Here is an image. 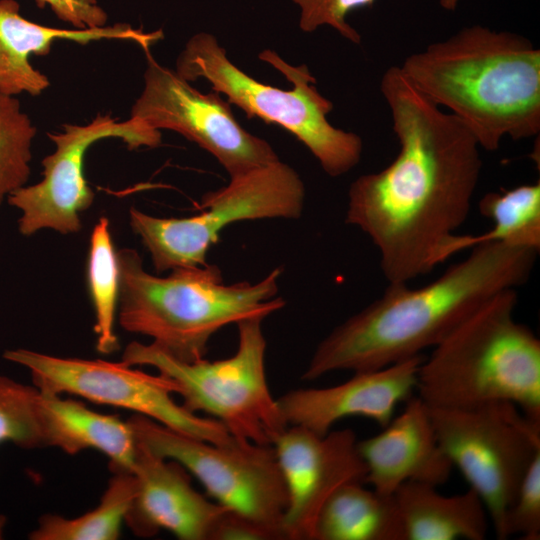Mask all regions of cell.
Returning <instances> with one entry per match:
<instances>
[{
  "label": "cell",
  "instance_id": "1",
  "mask_svg": "<svg viewBox=\"0 0 540 540\" xmlns=\"http://www.w3.org/2000/svg\"><path fill=\"white\" fill-rule=\"evenodd\" d=\"M380 88L399 151L384 169L351 183L345 222L376 246L388 283H408L440 264L443 247L465 222L482 168L480 146L400 66L384 72Z\"/></svg>",
  "mask_w": 540,
  "mask_h": 540
},
{
  "label": "cell",
  "instance_id": "2",
  "mask_svg": "<svg viewBox=\"0 0 540 540\" xmlns=\"http://www.w3.org/2000/svg\"><path fill=\"white\" fill-rule=\"evenodd\" d=\"M432 282L388 283L384 293L317 345L303 380L339 370L370 371L421 355L495 294L526 283L538 251L481 244Z\"/></svg>",
  "mask_w": 540,
  "mask_h": 540
},
{
  "label": "cell",
  "instance_id": "3",
  "mask_svg": "<svg viewBox=\"0 0 540 540\" xmlns=\"http://www.w3.org/2000/svg\"><path fill=\"white\" fill-rule=\"evenodd\" d=\"M410 82L496 151L540 132V50L526 37L482 25L409 55L400 66Z\"/></svg>",
  "mask_w": 540,
  "mask_h": 540
},
{
  "label": "cell",
  "instance_id": "4",
  "mask_svg": "<svg viewBox=\"0 0 540 540\" xmlns=\"http://www.w3.org/2000/svg\"><path fill=\"white\" fill-rule=\"evenodd\" d=\"M117 256L121 327L152 338V344L182 361L204 358L210 339L223 327L266 318L286 304L277 296L281 268L256 283L226 284L216 265L177 268L158 277L144 269L135 249H121Z\"/></svg>",
  "mask_w": 540,
  "mask_h": 540
},
{
  "label": "cell",
  "instance_id": "5",
  "mask_svg": "<svg viewBox=\"0 0 540 540\" xmlns=\"http://www.w3.org/2000/svg\"><path fill=\"white\" fill-rule=\"evenodd\" d=\"M517 301L516 289L495 294L433 347L416 384L427 406L465 409L506 401L540 421V341L515 320Z\"/></svg>",
  "mask_w": 540,
  "mask_h": 540
},
{
  "label": "cell",
  "instance_id": "6",
  "mask_svg": "<svg viewBox=\"0 0 540 540\" xmlns=\"http://www.w3.org/2000/svg\"><path fill=\"white\" fill-rule=\"evenodd\" d=\"M258 57L282 73L292 89L282 90L253 79L231 62L215 36L205 32L188 40L177 57L175 71L188 82L206 79L213 91L226 95L227 101L249 118L286 129L329 176L338 177L353 169L361 160L362 139L328 121L333 103L318 91L308 67L293 66L273 50H264Z\"/></svg>",
  "mask_w": 540,
  "mask_h": 540
},
{
  "label": "cell",
  "instance_id": "7",
  "mask_svg": "<svg viewBox=\"0 0 540 540\" xmlns=\"http://www.w3.org/2000/svg\"><path fill=\"white\" fill-rule=\"evenodd\" d=\"M264 319L257 316L236 323L238 346L225 359L186 362L152 343L133 341L126 346L122 362L156 368L172 380L187 410L209 415L234 438L272 445L289 425L266 379Z\"/></svg>",
  "mask_w": 540,
  "mask_h": 540
},
{
  "label": "cell",
  "instance_id": "8",
  "mask_svg": "<svg viewBox=\"0 0 540 540\" xmlns=\"http://www.w3.org/2000/svg\"><path fill=\"white\" fill-rule=\"evenodd\" d=\"M305 203L299 174L280 160L231 177L228 185L203 195L201 212L183 218H161L135 207L130 226L150 253L157 273L204 266L220 232L235 222L297 219Z\"/></svg>",
  "mask_w": 540,
  "mask_h": 540
},
{
  "label": "cell",
  "instance_id": "9",
  "mask_svg": "<svg viewBox=\"0 0 540 540\" xmlns=\"http://www.w3.org/2000/svg\"><path fill=\"white\" fill-rule=\"evenodd\" d=\"M135 438L151 452L179 463L220 505L284 539L282 519L287 492L272 445L234 438L213 444L135 414Z\"/></svg>",
  "mask_w": 540,
  "mask_h": 540
},
{
  "label": "cell",
  "instance_id": "10",
  "mask_svg": "<svg viewBox=\"0 0 540 540\" xmlns=\"http://www.w3.org/2000/svg\"><path fill=\"white\" fill-rule=\"evenodd\" d=\"M428 408L441 448L483 500L501 539L505 514L540 450V421L506 401L465 409Z\"/></svg>",
  "mask_w": 540,
  "mask_h": 540
},
{
  "label": "cell",
  "instance_id": "11",
  "mask_svg": "<svg viewBox=\"0 0 540 540\" xmlns=\"http://www.w3.org/2000/svg\"><path fill=\"white\" fill-rule=\"evenodd\" d=\"M4 358L29 369L34 386L51 394L69 393L94 403L134 411L170 429L213 444L234 440L217 420L201 417L171 397L175 385L124 362L63 358L27 349L7 350Z\"/></svg>",
  "mask_w": 540,
  "mask_h": 540
},
{
  "label": "cell",
  "instance_id": "12",
  "mask_svg": "<svg viewBox=\"0 0 540 540\" xmlns=\"http://www.w3.org/2000/svg\"><path fill=\"white\" fill-rule=\"evenodd\" d=\"M48 137L55 150L42 160V180L7 197L8 203L22 213L18 229L24 236L42 229L62 234L80 231V214L92 205L95 197L84 174L85 155L92 144L119 138L133 150L155 148L162 142L160 131L142 119L130 116L119 121L110 114H99L84 125L64 124L61 132L48 133Z\"/></svg>",
  "mask_w": 540,
  "mask_h": 540
},
{
  "label": "cell",
  "instance_id": "13",
  "mask_svg": "<svg viewBox=\"0 0 540 540\" xmlns=\"http://www.w3.org/2000/svg\"><path fill=\"white\" fill-rule=\"evenodd\" d=\"M144 52V87L130 116L196 143L217 159L230 178L279 160L267 141L240 125L230 103L218 92L201 93L175 70L160 65L150 50Z\"/></svg>",
  "mask_w": 540,
  "mask_h": 540
},
{
  "label": "cell",
  "instance_id": "14",
  "mask_svg": "<svg viewBox=\"0 0 540 540\" xmlns=\"http://www.w3.org/2000/svg\"><path fill=\"white\" fill-rule=\"evenodd\" d=\"M351 429L319 435L289 425L273 441L287 492L282 532L287 540H314L319 512L343 484L363 482L366 465Z\"/></svg>",
  "mask_w": 540,
  "mask_h": 540
},
{
  "label": "cell",
  "instance_id": "15",
  "mask_svg": "<svg viewBox=\"0 0 540 540\" xmlns=\"http://www.w3.org/2000/svg\"><path fill=\"white\" fill-rule=\"evenodd\" d=\"M423 359L421 354L380 369L353 372L343 383L294 389L277 401L288 425L303 426L319 435L352 416L369 418L384 427L397 405L414 395Z\"/></svg>",
  "mask_w": 540,
  "mask_h": 540
},
{
  "label": "cell",
  "instance_id": "16",
  "mask_svg": "<svg viewBox=\"0 0 540 540\" xmlns=\"http://www.w3.org/2000/svg\"><path fill=\"white\" fill-rule=\"evenodd\" d=\"M131 472L137 493L125 522L139 537L164 529L181 540H211L229 510L195 490L179 463L156 455L138 441Z\"/></svg>",
  "mask_w": 540,
  "mask_h": 540
},
{
  "label": "cell",
  "instance_id": "17",
  "mask_svg": "<svg viewBox=\"0 0 540 540\" xmlns=\"http://www.w3.org/2000/svg\"><path fill=\"white\" fill-rule=\"evenodd\" d=\"M375 436L357 441L367 474L365 483L383 494L416 481L438 486L448 481L453 465L441 448L428 406L418 396Z\"/></svg>",
  "mask_w": 540,
  "mask_h": 540
},
{
  "label": "cell",
  "instance_id": "18",
  "mask_svg": "<svg viewBox=\"0 0 540 540\" xmlns=\"http://www.w3.org/2000/svg\"><path fill=\"white\" fill-rule=\"evenodd\" d=\"M163 37L161 30L146 33L128 24L94 29H60L28 20L16 0H0V92L16 96H38L50 81L30 63L31 55H47L58 40L88 44L99 40H126L144 51Z\"/></svg>",
  "mask_w": 540,
  "mask_h": 540
},
{
  "label": "cell",
  "instance_id": "19",
  "mask_svg": "<svg viewBox=\"0 0 540 540\" xmlns=\"http://www.w3.org/2000/svg\"><path fill=\"white\" fill-rule=\"evenodd\" d=\"M40 393L45 447H56L69 455L94 449L110 459L113 472L132 471L137 441L128 421L96 412L59 394Z\"/></svg>",
  "mask_w": 540,
  "mask_h": 540
},
{
  "label": "cell",
  "instance_id": "20",
  "mask_svg": "<svg viewBox=\"0 0 540 540\" xmlns=\"http://www.w3.org/2000/svg\"><path fill=\"white\" fill-rule=\"evenodd\" d=\"M392 495L405 540H483L487 535L488 512L472 488L445 496L434 485L408 481Z\"/></svg>",
  "mask_w": 540,
  "mask_h": 540
},
{
  "label": "cell",
  "instance_id": "21",
  "mask_svg": "<svg viewBox=\"0 0 540 540\" xmlns=\"http://www.w3.org/2000/svg\"><path fill=\"white\" fill-rule=\"evenodd\" d=\"M343 484L322 506L314 540H405L392 494Z\"/></svg>",
  "mask_w": 540,
  "mask_h": 540
},
{
  "label": "cell",
  "instance_id": "22",
  "mask_svg": "<svg viewBox=\"0 0 540 540\" xmlns=\"http://www.w3.org/2000/svg\"><path fill=\"white\" fill-rule=\"evenodd\" d=\"M492 227L479 235L455 234L443 247L440 263L452 255L477 245L504 243L540 249V182L523 184L502 192L486 193L478 204Z\"/></svg>",
  "mask_w": 540,
  "mask_h": 540
},
{
  "label": "cell",
  "instance_id": "23",
  "mask_svg": "<svg viewBox=\"0 0 540 540\" xmlns=\"http://www.w3.org/2000/svg\"><path fill=\"white\" fill-rule=\"evenodd\" d=\"M137 493L129 471H114L99 504L76 518L45 514L29 538L33 540H116Z\"/></svg>",
  "mask_w": 540,
  "mask_h": 540
},
{
  "label": "cell",
  "instance_id": "24",
  "mask_svg": "<svg viewBox=\"0 0 540 540\" xmlns=\"http://www.w3.org/2000/svg\"><path fill=\"white\" fill-rule=\"evenodd\" d=\"M87 282L95 313L96 349L101 354H111L120 347L114 330L120 297V273L110 223L104 216L91 233Z\"/></svg>",
  "mask_w": 540,
  "mask_h": 540
},
{
  "label": "cell",
  "instance_id": "25",
  "mask_svg": "<svg viewBox=\"0 0 540 540\" xmlns=\"http://www.w3.org/2000/svg\"><path fill=\"white\" fill-rule=\"evenodd\" d=\"M37 129L16 96L0 92V205L26 185Z\"/></svg>",
  "mask_w": 540,
  "mask_h": 540
},
{
  "label": "cell",
  "instance_id": "26",
  "mask_svg": "<svg viewBox=\"0 0 540 540\" xmlns=\"http://www.w3.org/2000/svg\"><path fill=\"white\" fill-rule=\"evenodd\" d=\"M40 390L0 375V445L43 448Z\"/></svg>",
  "mask_w": 540,
  "mask_h": 540
},
{
  "label": "cell",
  "instance_id": "27",
  "mask_svg": "<svg viewBox=\"0 0 540 540\" xmlns=\"http://www.w3.org/2000/svg\"><path fill=\"white\" fill-rule=\"evenodd\" d=\"M517 534L524 540L540 539V450L534 454L505 514L501 539Z\"/></svg>",
  "mask_w": 540,
  "mask_h": 540
},
{
  "label": "cell",
  "instance_id": "28",
  "mask_svg": "<svg viewBox=\"0 0 540 540\" xmlns=\"http://www.w3.org/2000/svg\"><path fill=\"white\" fill-rule=\"evenodd\" d=\"M376 0H293L300 7L299 26L313 32L328 25L354 44L361 43V35L346 20L347 15L363 7H371Z\"/></svg>",
  "mask_w": 540,
  "mask_h": 540
},
{
  "label": "cell",
  "instance_id": "29",
  "mask_svg": "<svg viewBox=\"0 0 540 540\" xmlns=\"http://www.w3.org/2000/svg\"><path fill=\"white\" fill-rule=\"evenodd\" d=\"M48 5L54 14L74 29L85 30L106 26L108 15L97 0H36Z\"/></svg>",
  "mask_w": 540,
  "mask_h": 540
},
{
  "label": "cell",
  "instance_id": "30",
  "mask_svg": "<svg viewBox=\"0 0 540 540\" xmlns=\"http://www.w3.org/2000/svg\"><path fill=\"white\" fill-rule=\"evenodd\" d=\"M211 540H276L258 524L227 510L217 524Z\"/></svg>",
  "mask_w": 540,
  "mask_h": 540
},
{
  "label": "cell",
  "instance_id": "31",
  "mask_svg": "<svg viewBox=\"0 0 540 540\" xmlns=\"http://www.w3.org/2000/svg\"><path fill=\"white\" fill-rule=\"evenodd\" d=\"M461 0H439V5L446 11L453 12L457 9Z\"/></svg>",
  "mask_w": 540,
  "mask_h": 540
}]
</instances>
